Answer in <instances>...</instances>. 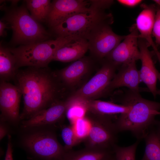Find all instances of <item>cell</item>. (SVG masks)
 Returning a JSON list of instances; mask_svg holds the SVG:
<instances>
[{
	"instance_id": "1",
	"label": "cell",
	"mask_w": 160,
	"mask_h": 160,
	"mask_svg": "<svg viewBox=\"0 0 160 160\" xmlns=\"http://www.w3.org/2000/svg\"><path fill=\"white\" fill-rule=\"evenodd\" d=\"M14 80L23 97L20 119H30L55 102L67 97L68 91L49 67H28L18 70Z\"/></svg>"
},
{
	"instance_id": "2",
	"label": "cell",
	"mask_w": 160,
	"mask_h": 160,
	"mask_svg": "<svg viewBox=\"0 0 160 160\" xmlns=\"http://www.w3.org/2000/svg\"><path fill=\"white\" fill-rule=\"evenodd\" d=\"M114 94L113 100L129 107L128 111L120 114L115 121L117 130L129 131L139 141L144 139L155 124V116L160 115V102L144 98L140 92L129 89Z\"/></svg>"
},
{
	"instance_id": "3",
	"label": "cell",
	"mask_w": 160,
	"mask_h": 160,
	"mask_svg": "<svg viewBox=\"0 0 160 160\" xmlns=\"http://www.w3.org/2000/svg\"><path fill=\"white\" fill-rule=\"evenodd\" d=\"M12 31L11 42L26 45L50 39L51 34L29 13L25 4L7 9L1 20Z\"/></svg>"
},
{
	"instance_id": "4",
	"label": "cell",
	"mask_w": 160,
	"mask_h": 160,
	"mask_svg": "<svg viewBox=\"0 0 160 160\" xmlns=\"http://www.w3.org/2000/svg\"><path fill=\"white\" fill-rule=\"evenodd\" d=\"M74 37H57L55 39L9 48L15 58L18 69L24 66L48 67L57 50Z\"/></svg>"
},
{
	"instance_id": "5",
	"label": "cell",
	"mask_w": 160,
	"mask_h": 160,
	"mask_svg": "<svg viewBox=\"0 0 160 160\" xmlns=\"http://www.w3.org/2000/svg\"><path fill=\"white\" fill-rule=\"evenodd\" d=\"M90 6V10L70 16L52 28L57 37L72 36L87 40L98 25L105 22L113 23V17L111 13Z\"/></svg>"
},
{
	"instance_id": "6",
	"label": "cell",
	"mask_w": 160,
	"mask_h": 160,
	"mask_svg": "<svg viewBox=\"0 0 160 160\" xmlns=\"http://www.w3.org/2000/svg\"><path fill=\"white\" fill-rule=\"evenodd\" d=\"M85 118L90 128L84 138L85 148L113 149L116 145L119 132L116 127L114 117L97 115L85 112Z\"/></svg>"
},
{
	"instance_id": "7",
	"label": "cell",
	"mask_w": 160,
	"mask_h": 160,
	"mask_svg": "<svg viewBox=\"0 0 160 160\" xmlns=\"http://www.w3.org/2000/svg\"><path fill=\"white\" fill-rule=\"evenodd\" d=\"M22 143L32 155L41 160H63L66 152L51 130L31 131L23 137Z\"/></svg>"
},
{
	"instance_id": "8",
	"label": "cell",
	"mask_w": 160,
	"mask_h": 160,
	"mask_svg": "<svg viewBox=\"0 0 160 160\" xmlns=\"http://www.w3.org/2000/svg\"><path fill=\"white\" fill-rule=\"evenodd\" d=\"M101 62V66L95 75L68 95L67 98L72 103L73 107L79 101L97 100L107 94L108 87L118 68L105 60Z\"/></svg>"
},
{
	"instance_id": "9",
	"label": "cell",
	"mask_w": 160,
	"mask_h": 160,
	"mask_svg": "<svg viewBox=\"0 0 160 160\" xmlns=\"http://www.w3.org/2000/svg\"><path fill=\"white\" fill-rule=\"evenodd\" d=\"M109 22L97 26L87 39L91 56L96 61L101 62L125 38L115 33Z\"/></svg>"
},
{
	"instance_id": "10",
	"label": "cell",
	"mask_w": 160,
	"mask_h": 160,
	"mask_svg": "<svg viewBox=\"0 0 160 160\" xmlns=\"http://www.w3.org/2000/svg\"><path fill=\"white\" fill-rule=\"evenodd\" d=\"M96 61L91 56H84L55 73L68 91L75 90L92 72Z\"/></svg>"
},
{
	"instance_id": "11",
	"label": "cell",
	"mask_w": 160,
	"mask_h": 160,
	"mask_svg": "<svg viewBox=\"0 0 160 160\" xmlns=\"http://www.w3.org/2000/svg\"><path fill=\"white\" fill-rule=\"evenodd\" d=\"M129 31L130 33L104 59L117 68L140 59L138 44L139 33L135 24L132 25Z\"/></svg>"
},
{
	"instance_id": "12",
	"label": "cell",
	"mask_w": 160,
	"mask_h": 160,
	"mask_svg": "<svg viewBox=\"0 0 160 160\" xmlns=\"http://www.w3.org/2000/svg\"><path fill=\"white\" fill-rule=\"evenodd\" d=\"M22 93L19 88L7 81H0V109L1 121L12 123L20 119L19 107Z\"/></svg>"
},
{
	"instance_id": "13",
	"label": "cell",
	"mask_w": 160,
	"mask_h": 160,
	"mask_svg": "<svg viewBox=\"0 0 160 160\" xmlns=\"http://www.w3.org/2000/svg\"><path fill=\"white\" fill-rule=\"evenodd\" d=\"M72 107V103L67 97L38 113L30 119L23 120L22 126L25 128H33L54 124L63 120Z\"/></svg>"
},
{
	"instance_id": "14",
	"label": "cell",
	"mask_w": 160,
	"mask_h": 160,
	"mask_svg": "<svg viewBox=\"0 0 160 160\" xmlns=\"http://www.w3.org/2000/svg\"><path fill=\"white\" fill-rule=\"evenodd\" d=\"M90 5L89 0H53L47 22L52 29L70 16L90 10Z\"/></svg>"
},
{
	"instance_id": "15",
	"label": "cell",
	"mask_w": 160,
	"mask_h": 160,
	"mask_svg": "<svg viewBox=\"0 0 160 160\" xmlns=\"http://www.w3.org/2000/svg\"><path fill=\"white\" fill-rule=\"evenodd\" d=\"M138 47L140 53L141 66L139 70L141 81L144 83L155 98L157 95V82L160 81V73L156 68L152 54L148 49L149 45L144 39L138 38Z\"/></svg>"
},
{
	"instance_id": "16",
	"label": "cell",
	"mask_w": 160,
	"mask_h": 160,
	"mask_svg": "<svg viewBox=\"0 0 160 160\" xmlns=\"http://www.w3.org/2000/svg\"><path fill=\"white\" fill-rule=\"evenodd\" d=\"M120 67L109 85L107 94L116 88L122 87H126L132 91L140 92L139 85L141 81L136 61L124 64Z\"/></svg>"
},
{
	"instance_id": "17",
	"label": "cell",
	"mask_w": 160,
	"mask_h": 160,
	"mask_svg": "<svg viewBox=\"0 0 160 160\" xmlns=\"http://www.w3.org/2000/svg\"><path fill=\"white\" fill-rule=\"evenodd\" d=\"M142 6L143 9L137 17L135 24L140 33L139 37L144 39L152 47L159 61V51L152 36L157 8L154 4Z\"/></svg>"
},
{
	"instance_id": "18",
	"label": "cell",
	"mask_w": 160,
	"mask_h": 160,
	"mask_svg": "<svg viewBox=\"0 0 160 160\" xmlns=\"http://www.w3.org/2000/svg\"><path fill=\"white\" fill-rule=\"evenodd\" d=\"M75 107L82 109L85 112L112 117L126 113L129 109L128 106L98 100L80 101L76 103Z\"/></svg>"
},
{
	"instance_id": "19",
	"label": "cell",
	"mask_w": 160,
	"mask_h": 160,
	"mask_svg": "<svg viewBox=\"0 0 160 160\" xmlns=\"http://www.w3.org/2000/svg\"><path fill=\"white\" fill-rule=\"evenodd\" d=\"M89 50L87 40L75 37L56 52L53 61L68 62L77 60L84 57Z\"/></svg>"
},
{
	"instance_id": "20",
	"label": "cell",
	"mask_w": 160,
	"mask_h": 160,
	"mask_svg": "<svg viewBox=\"0 0 160 160\" xmlns=\"http://www.w3.org/2000/svg\"><path fill=\"white\" fill-rule=\"evenodd\" d=\"M18 70L15 58L9 48L0 47V81H8L15 79Z\"/></svg>"
},
{
	"instance_id": "21",
	"label": "cell",
	"mask_w": 160,
	"mask_h": 160,
	"mask_svg": "<svg viewBox=\"0 0 160 160\" xmlns=\"http://www.w3.org/2000/svg\"><path fill=\"white\" fill-rule=\"evenodd\" d=\"M113 153V149L85 148L80 150L66 151L63 160H107Z\"/></svg>"
},
{
	"instance_id": "22",
	"label": "cell",
	"mask_w": 160,
	"mask_h": 160,
	"mask_svg": "<svg viewBox=\"0 0 160 160\" xmlns=\"http://www.w3.org/2000/svg\"><path fill=\"white\" fill-rule=\"evenodd\" d=\"M143 140L145 147L144 155L141 160H160V135L153 127Z\"/></svg>"
},
{
	"instance_id": "23",
	"label": "cell",
	"mask_w": 160,
	"mask_h": 160,
	"mask_svg": "<svg viewBox=\"0 0 160 160\" xmlns=\"http://www.w3.org/2000/svg\"><path fill=\"white\" fill-rule=\"evenodd\" d=\"M51 2L49 0H27L25 4L31 16L40 23L47 21Z\"/></svg>"
},
{
	"instance_id": "24",
	"label": "cell",
	"mask_w": 160,
	"mask_h": 160,
	"mask_svg": "<svg viewBox=\"0 0 160 160\" xmlns=\"http://www.w3.org/2000/svg\"><path fill=\"white\" fill-rule=\"evenodd\" d=\"M61 135L66 151L72 150L74 146L83 140L77 134L73 127L71 125H65L62 127Z\"/></svg>"
},
{
	"instance_id": "25",
	"label": "cell",
	"mask_w": 160,
	"mask_h": 160,
	"mask_svg": "<svg viewBox=\"0 0 160 160\" xmlns=\"http://www.w3.org/2000/svg\"><path fill=\"white\" fill-rule=\"evenodd\" d=\"M139 141L127 147L116 145L113 148L116 160H135L136 150Z\"/></svg>"
},
{
	"instance_id": "26",
	"label": "cell",
	"mask_w": 160,
	"mask_h": 160,
	"mask_svg": "<svg viewBox=\"0 0 160 160\" xmlns=\"http://www.w3.org/2000/svg\"><path fill=\"white\" fill-rule=\"evenodd\" d=\"M152 34L156 43L160 45V7L157 8Z\"/></svg>"
},
{
	"instance_id": "27",
	"label": "cell",
	"mask_w": 160,
	"mask_h": 160,
	"mask_svg": "<svg viewBox=\"0 0 160 160\" xmlns=\"http://www.w3.org/2000/svg\"><path fill=\"white\" fill-rule=\"evenodd\" d=\"M90 5L93 7L103 10L108 8L113 3V0H89Z\"/></svg>"
},
{
	"instance_id": "28",
	"label": "cell",
	"mask_w": 160,
	"mask_h": 160,
	"mask_svg": "<svg viewBox=\"0 0 160 160\" xmlns=\"http://www.w3.org/2000/svg\"><path fill=\"white\" fill-rule=\"evenodd\" d=\"M8 142L4 160H13L11 137L9 135H8Z\"/></svg>"
},
{
	"instance_id": "29",
	"label": "cell",
	"mask_w": 160,
	"mask_h": 160,
	"mask_svg": "<svg viewBox=\"0 0 160 160\" xmlns=\"http://www.w3.org/2000/svg\"><path fill=\"white\" fill-rule=\"evenodd\" d=\"M117 1L121 4L129 7H135L142 2L140 0H118Z\"/></svg>"
},
{
	"instance_id": "30",
	"label": "cell",
	"mask_w": 160,
	"mask_h": 160,
	"mask_svg": "<svg viewBox=\"0 0 160 160\" xmlns=\"http://www.w3.org/2000/svg\"><path fill=\"white\" fill-rule=\"evenodd\" d=\"M7 24L4 21L1 20L0 21V36L4 37L7 34L5 30L9 27Z\"/></svg>"
},
{
	"instance_id": "31",
	"label": "cell",
	"mask_w": 160,
	"mask_h": 160,
	"mask_svg": "<svg viewBox=\"0 0 160 160\" xmlns=\"http://www.w3.org/2000/svg\"><path fill=\"white\" fill-rule=\"evenodd\" d=\"M8 132V130L6 126L1 123L0 125V140L2 139L6 135Z\"/></svg>"
},
{
	"instance_id": "32",
	"label": "cell",
	"mask_w": 160,
	"mask_h": 160,
	"mask_svg": "<svg viewBox=\"0 0 160 160\" xmlns=\"http://www.w3.org/2000/svg\"><path fill=\"white\" fill-rule=\"evenodd\" d=\"M153 128L156 132L160 135V120L156 121Z\"/></svg>"
},
{
	"instance_id": "33",
	"label": "cell",
	"mask_w": 160,
	"mask_h": 160,
	"mask_svg": "<svg viewBox=\"0 0 160 160\" xmlns=\"http://www.w3.org/2000/svg\"><path fill=\"white\" fill-rule=\"evenodd\" d=\"M107 160H116L114 152L112 155Z\"/></svg>"
},
{
	"instance_id": "34",
	"label": "cell",
	"mask_w": 160,
	"mask_h": 160,
	"mask_svg": "<svg viewBox=\"0 0 160 160\" xmlns=\"http://www.w3.org/2000/svg\"><path fill=\"white\" fill-rule=\"evenodd\" d=\"M153 1L160 7V0H155Z\"/></svg>"
},
{
	"instance_id": "35",
	"label": "cell",
	"mask_w": 160,
	"mask_h": 160,
	"mask_svg": "<svg viewBox=\"0 0 160 160\" xmlns=\"http://www.w3.org/2000/svg\"><path fill=\"white\" fill-rule=\"evenodd\" d=\"M157 95H158L160 96V89H157L156 92Z\"/></svg>"
},
{
	"instance_id": "36",
	"label": "cell",
	"mask_w": 160,
	"mask_h": 160,
	"mask_svg": "<svg viewBox=\"0 0 160 160\" xmlns=\"http://www.w3.org/2000/svg\"><path fill=\"white\" fill-rule=\"evenodd\" d=\"M159 54H160V51H159ZM159 63L160 64V60H159Z\"/></svg>"
}]
</instances>
